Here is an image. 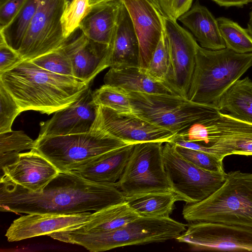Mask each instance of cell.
<instances>
[{"instance_id": "cell-10", "label": "cell", "mask_w": 252, "mask_h": 252, "mask_svg": "<svg viewBox=\"0 0 252 252\" xmlns=\"http://www.w3.org/2000/svg\"><path fill=\"white\" fill-rule=\"evenodd\" d=\"M164 167L172 186L181 201L186 204L200 202L206 198L225 182L227 173L205 170L182 157L171 142L163 146Z\"/></svg>"}, {"instance_id": "cell-44", "label": "cell", "mask_w": 252, "mask_h": 252, "mask_svg": "<svg viewBox=\"0 0 252 252\" xmlns=\"http://www.w3.org/2000/svg\"><path fill=\"white\" fill-rule=\"evenodd\" d=\"M73 0H66V6L68 5Z\"/></svg>"}, {"instance_id": "cell-6", "label": "cell", "mask_w": 252, "mask_h": 252, "mask_svg": "<svg viewBox=\"0 0 252 252\" xmlns=\"http://www.w3.org/2000/svg\"><path fill=\"white\" fill-rule=\"evenodd\" d=\"M33 149L59 172L77 170L98 156L127 144L95 128L88 132L57 136H38Z\"/></svg>"}, {"instance_id": "cell-3", "label": "cell", "mask_w": 252, "mask_h": 252, "mask_svg": "<svg viewBox=\"0 0 252 252\" xmlns=\"http://www.w3.org/2000/svg\"><path fill=\"white\" fill-rule=\"evenodd\" d=\"M186 227L185 224L169 217L139 216L126 225L112 231L85 233L68 229L49 235L61 242L81 246L91 252H98L176 239L186 230Z\"/></svg>"}, {"instance_id": "cell-42", "label": "cell", "mask_w": 252, "mask_h": 252, "mask_svg": "<svg viewBox=\"0 0 252 252\" xmlns=\"http://www.w3.org/2000/svg\"><path fill=\"white\" fill-rule=\"evenodd\" d=\"M114 0H89V3L90 6H92L96 4L108 2Z\"/></svg>"}, {"instance_id": "cell-32", "label": "cell", "mask_w": 252, "mask_h": 252, "mask_svg": "<svg viewBox=\"0 0 252 252\" xmlns=\"http://www.w3.org/2000/svg\"><path fill=\"white\" fill-rule=\"evenodd\" d=\"M169 54L164 31L144 71L154 80L164 82L169 69Z\"/></svg>"}, {"instance_id": "cell-19", "label": "cell", "mask_w": 252, "mask_h": 252, "mask_svg": "<svg viewBox=\"0 0 252 252\" xmlns=\"http://www.w3.org/2000/svg\"><path fill=\"white\" fill-rule=\"evenodd\" d=\"M1 170V176L33 192L41 191L59 173L50 161L34 149L20 153L14 162Z\"/></svg>"}, {"instance_id": "cell-9", "label": "cell", "mask_w": 252, "mask_h": 252, "mask_svg": "<svg viewBox=\"0 0 252 252\" xmlns=\"http://www.w3.org/2000/svg\"><path fill=\"white\" fill-rule=\"evenodd\" d=\"M163 144L147 142L134 145L122 177L114 185L125 197L150 192L172 191L164 167Z\"/></svg>"}, {"instance_id": "cell-40", "label": "cell", "mask_w": 252, "mask_h": 252, "mask_svg": "<svg viewBox=\"0 0 252 252\" xmlns=\"http://www.w3.org/2000/svg\"><path fill=\"white\" fill-rule=\"evenodd\" d=\"M220 6L243 7L244 5L252 2V0H212Z\"/></svg>"}, {"instance_id": "cell-5", "label": "cell", "mask_w": 252, "mask_h": 252, "mask_svg": "<svg viewBox=\"0 0 252 252\" xmlns=\"http://www.w3.org/2000/svg\"><path fill=\"white\" fill-rule=\"evenodd\" d=\"M182 215L189 222H220L252 229V173H227L218 189L200 202L186 204Z\"/></svg>"}, {"instance_id": "cell-43", "label": "cell", "mask_w": 252, "mask_h": 252, "mask_svg": "<svg viewBox=\"0 0 252 252\" xmlns=\"http://www.w3.org/2000/svg\"><path fill=\"white\" fill-rule=\"evenodd\" d=\"M8 0H0V6L4 4L6 2H7Z\"/></svg>"}, {"instance_id": "cell-34", "label": "cell", "mask_w": 252, "mask_h": 252, "mask_svg": "<svg viewBox=\"0 0 252 252\" xmlns=\"http://www.w3.org/2000/svg\"><path fill=\"white\" fill-rule=\"evenodd\" d=\"M90 7L89 0H73L66 7L62 19L64 36L66 39L79 27Z\"/></svg>"}, {"instance_id": "cell-41", "label": "cell", "mask_w": 252, "mask_h": 252, "mask_svg": "<svg viewBox=\"0 0 252 252\" xmlns=\"http://www.w3.org/2000/svg\"><path fill=\"white\" fill-rule=\"evenodd\" d=\"M247 30L252 37V11L250 14V19L248 23Z\"/></svg>"}, {"instance_id": "cell-13", "label": "cell", "mask_w": 252, "mask_h": 252, "mask_svg": "<svg viewBox=\"0 0 252 252\" xmlns=\"http://www.w3.org/2000/svg\"><path fill=\"white\" fill-rule=\"evenodd\" d=\"M176 240L196 251L252 252V229L226 223L190 222Z\"/></svg>"}, {"instance_id": "cell-1", "label": "cell", "mask_w": 252, "mask_h": 252, "mask_svg": "<svg viewBox=\"0 0 252 252\" xmlns=\"http://www.w3.org/2000/svg\"><path fill=\"white\" fill-rule=\"evenodd\" d=\"M125 201L124 194L115 185L90 182L74 171L59 172L40 192L0 177L1 212L66 215L96 212Z\"/></svg>"}, {"instance_id": "cell-30", "label": "cell", "mask_w": 252, "mask_h": 252, "mask_svg": "<svg viewBox=\"0 0 252 252\" xmlns=\"http://www.w3.org/2000/svg\"><path fill=\"white\" fill-rule=\"evenodd\" d=\"M34 142L22 130L0 133V169L14 162L20 152L33 149Z\"/></svg>"}, {"instance_id": "cell-7", "label": "cell", "mask_w": 252, "mask_h": 252, "mask_svg": "<svg viewBox=\"0 0 252 252\" xmlns=\"http://www.w3.org/2000/svg\"><path fill=\"white\" fill-rule=\"evenodd\" d=\"M127 92L133 115L177 134L220 112L215 106L175 94Z\"/></svg>"}, {"instance_id": "cell-29", "label": "cell", "mask_w": 252, "mask_h": 252, "mask_svg": "<svg viewBox=\"0 0 252 252\" xmlns=\"http://www.w3.org/2000/svg\"><path fill=\"white\" fill-rule=\"evenodd\" d=\"M217 20L226 48L237 53L252 52V37L247 29L226 17H219Z\"/></svg>"}, {"instance_id": "cell-12", "label": "cell", "mask_w": 252, "mask_h": 252, "mask_svg": "<svg viewBox=\"0 0 252 252\" xmlns=\"http://www.w3.org/2000/svg\"><path fill=\"white\" fill-rule=\"evenodd\" d=\"M169 54V69L163 84L174 94L188 98L199 44L177 20L163 16Z\"/></svg>"}, {"instance_id": "cell-38", "label": "cell", "mask_w": 252, "mask_h": 252, "mask_svg": "<svg viewBox=\"0 0 252 252\" xmlns=\"http://www.w3.org/2000/svg\"><path fill=\"white\" fill-rule=\"evenodd\" d=\"M23 61L16 51L0 39V73L11 69Z\"/></svg>"}, {"instance_id": "cell-35", "label": "cell", "mask_w": 252, "mask_h": 252, "mask_svg": "<svg viewBox=\"0 0 252 252\" xmlns=\"http://www.w3.org/2000/svg\"><path fill=\"white\" fill-rule=\"evenodd\" d=\"M173 145L176 150L182 157L195 165L211 171H225L223 161L219 159L213 155L202 151Z\"/></svg>"}, {"instance_id": "cell-15", "label": "cell", "mask_w": 252, "mask_h": 252, "mask_svg": "<svg viewBox=\"0 0 252 252\" xmlns=\"http://www.w3.org/2000/svg\"><path fill=\"white\" fill-rule=\"evenodd\" d=\"M91 84L67 107L55 112L40 124V136H57L90 132L96 119L99 105L94 101Z\"/></svg>"}, {"instance_id": "cell-8", "label": "cell", "mask_w": 252, "mask_h": 252, "mask_svg": "<svg viewBox=\"0 0 252 252\" xmlns=\"http://www.w3.org/2000/svg\"><path fill=\"white\" fill-rule=\"evenodd\" d=\"M188 141L206 145L220 160L227 156H252V123L220 112L211 119L194 124L176 134Z\"/></svg>"}, {"instance_id": "cell-11", "label": "cell", "mask_w": 252, "mask_h": 252, "mask_svg": "<svg viewBox=\"0 0 252 252\" xmlns=\"http://www.w3.org/2000/svg\"><path fill=\"white\" fill-rule=\"evenodd\" d=\"M66 7V0L42 1L17 52L24 60L32 61L63 45L62 19Z\"/></svg>"}, {"instance_id": "cell-36", "label": "cell", "mask_w": 252, "mask_h": 252, "mask_svg": "<svg viewBox=\"0 0 252 252\" xmlns=\"http://www.w3.org/2000/svg\"><path fill=\"white\" fill-rule=\"evenodd\" d=\"M21 112L13 97L0 83V133L12 130L13 122Z\"/></svg>"}, {"instance_id": "cell-31", "label": "cell", "mask_w": 252, "mask_h": 252, "mask_svg": "<svg viewBox=\"0 0 252 252\" xmlns=\"http://www.w3.org/2000/svg\"><path fill=\"white\" fill-rule=\"evenodd\" d=\"M94 102L122 114H132L128 93L119 88L104 84L93 93Z\"/></svg>"}, {"instance_id": "cell-45", "label": "cell", "mask_w": 252, "mask_h": 252, "mask_svg": "<svg viewBox=\"0 0 252 252\" xmlns=\"http://www.w3.org/2000/svg\"><path fill=\"white\" fill-rule=\"evenodd\" d=\"M150 0L151 2H152L154 4H155L156 5V6L158 9L156 3V1L155 0ZM160 11V10H159Z\"/></svg>"}, {"instance_id": "cell-27", "label": "cell", "mask_w": 252, "mask_h": 252, "mask_svg": "<svg viewBox=\"0 0 252 252\" xmlns=\"http://www.w3.org/2000/svg\"><path fill=\"white\" fill-rule=\"evenodd\" d=\"M218 109L252 123V80L247 76L236 81L222 96Z\"/></svg>"}, {"instance_id": "cell-33", "label": "cell", "mask_w": 252, "mask_h": 252, "mask_svg": "<svg viewBox=\"0 0 252 252\" xmlns=\"http://www.w3.org/2000/svg\"><path fill=\"white\" fill-rule=\"evenodd\" d=\"M31 61L39 67L53 73L73 76L70 61L62 47Z\"/></svg>"}, {"instance_id": "cell-37", "label": "cell", "mask_w": 252, "mask_h": 252, "mask_svg": "<svg viewBox=\"0 0 252 252\" xmlns=\"http://www.w3.org/2000/svg\"><path fill=\"white\" fill-rule=\"evenodd\" d=\"M163 16L177 20L191 7L193 0H155Z\"/></svg>"}, {"instance_id": "cell-22", "label": "cell", "mask_w": 252, "mask_h": 252, "mask_svg": "<svg viewBox=\"0 0 252 252\" xmlns=\"http://www.w3.org/2000/svg\"><path fill=\"white\" fill-rule=\"evenodd\" d=\"M178 20L204 48L217 50L226 48L217 20L208 9L197 1Z\"/></svg>"}, {"instance_id": "cell-16", "label": "cell", "mask_w": 252, "mask_h": 252, "mask_svg": "<svg viewBox=\"0 0 252 252\" xmlns=\"http://www.w3.org/2000/svg\"><path fill=\"white\" fill-rule=\"evenodd\" d=\"M71 63L73 77L87 83L109 66L110 45L88 38L79 27L61 47Z\"/></svg>"}, {"instance_id": "cell-20", "label": "cell", "mask_w": 252, "mask_h": 252, "mask_svg": "<svg viewBox=\"0 0 252 252\" xmlns=\"http://www.w3.org/2000/svg\"><path fill=\"white\" fill-rule=\"evenodd\" d=\"M110 47V67H140L139 41L129 14L123 3Z\"/></svg>"}, {"instance_id": "cell-23", "label": "cell", "mask_w": 252, "mask_h": 252, "mask_svg": "<svg viewBox=\"0 0 252 252\" xmlns=\"http://www.w3.org/2000/svg\"><path fill=\"white\" fill-rule=\"evenodd\" d=\"M122 3L114 0L91 6L79 28L89 39L110 45Z\"/></svg>"}, {"instance_id": "cell-4", "label": "cell", "mask_w": 252, "mask_h": 252, "mask_svg": "<svg viewBox=\"0 0 252 252\" xmlns=\"http://www.w3.org/2000/svg\"><path fill=\"white\" fill-rule=\"evenodd\" d=\"M252 66V52L237 53L225 48L212 50L198 46L188 98L212 105Z\"/></svg>"}, {"instance_id": "cell-14", "label": "cell", "mask_w": 252, "mask_h": 252, "mask_svg": "<svg viewBox=\"0 0 252 252\" xmlns=\"http://www.w3.org/2000/svg\"><path fill=\"white\" fill-rule=\"evenodd\" d=\"M93 128L102 130L129 144L171 142L177 134L134 115L120 113L102 106H99Z\"/></svg>"}, {"instance_id": "cell-17", "label": "cell", "mask_w": 252, "mask_h": 252, "mask_svg": "<svg viewBox=\"0 0 252 252\" xmlns=\"http://www.w3.org/2000/svg\"><path fill=\"white\" fill-rule=\"evenodd\" d=\"M131 19L140 48V67H147L164 32L163 15L149 0H121Z\"/></svg>"}, {"instance_id": "cell-25", "label": "cell", "mask_w": 252, "mask_h": 252, "mask_svg": "<svg viewBox=\"0 0 252 252\" xmlns=\"http://www.w3.org/2000/svg\"><path fill=\"white\" fill-rule=\"evenodd\" d=\"M139 217L125 201L94 212L87 221L70 230L85 233L109 232L126 225Z\"/></svg>"}, {"instance_id": "cell-2", "label": "cell", "mask_w": 252, "mask_h": 252, "mask_svg": "<svg viewBox=\"0 0 252 252\" xmlns=\"http://www.w3.org/2000/svg\"><path fill=\"white\" fill-rule=\"evenodd\" d=\"M0 83L22 112L34 110L48 115L69 105L91 83L53 73L28 60L0 73Z\"/></svg>"}, {"instance_id": "cell-24", "label": "cell", "mask_w": 252, "mask_h": 252, "mask_svg": "<svg viewBox=\"0 0 252 252\" xmlns=\"http://www.w3.org/2000/svg\"><path fill=\"white\" fill-rule=\"evenodd\" d=\"M104 82L128 92L175 94L163 83L151 78L140 67H110L104 76Z\"/></svg>"}, {"instance_id": "cell-28", "label": "cell", "mask_w": 252, "mask_h": 252, "mask_svg": "<svg viewBox=\"0 0 252 252\" xmlns=\"http://www.w3.org/2000/svg\"><path fill=\"white\" fill-rule=\"evenodd\" d=\"M43 0H26L12 21L0 29V39L17 52L29 26Z\"/></svg>"}, {"instance_id": "cell-26", "label": "cell", "mask_w": 252, "mask_h": 252, "mask_svg": "<svg viewBox=\"0 0 252 252\" xmlns=\"http://www.w3.org/2000/svg\"><path fill=\"white\" fill-rule=\"evenodd\" d=\"M181 201L172 191L143 193L125 197V201L139 216L168 217L174 204Z\"/></svg>"}, {"instance_id": "cell-21", "label": "cell", "mask_w": 252, "mask_h": 252, "mask_svg": "<svg viewBox=\"0 0 252 252\" xmlns=\"http://www.w3.org/2000/svg\"><path fill=\"white\" fill-rule=\"evenodd\" d=\"M135 144H127L101 155L74 171L90 182L114 185L122 177Z\"/></svg>"}, {"instance_id": "cell-18", "label": "cell", "mask_w": 252, "mask_h": 252, "mask_svg": "<svg viewBox=\"0 0 252 252\" xmlns=\"http://www.w3.org/2000/svg\"><path fill=\"white\" fill-rule=\"evenodd\" d=\"M89 212L66 215L28 214L13 220L5 234L8 242L49 235L76 228L87 221Z\"/></svg>"}, {"instance_id": "cell-39", "label": "cell", "mask_w": 252, "mask_h": 252, "mask_svg": "<svg viewBox=\"0 0 252 252\" xmlns=\"http://www.w3.org/2000/svg\"><path fill=\"white\" fill-rule=\"evenodd\" d=\"M26 0H8L0 6V29L7 25L14 18Z\"/></svg>"}]
</instances>
